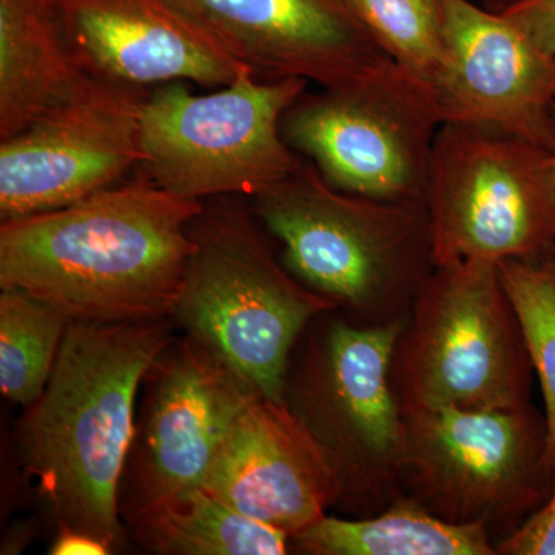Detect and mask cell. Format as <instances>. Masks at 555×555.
Instances as JSON below:
<instances>
[{
	"label": "cell",
	"mask_w": 555,
	"mask_h": 555,
	"mask_svg": "<svg viewBox=\"0 0 555 555\" xmlns=\"http://www.w3.org/2000/svg\"><path fill=\"white\" fill-rule=\"evenodd\" d=\"M291 547L310 555H496L480 525H454L400 500L377 516H323L292 537Z\"/></svg>",
	"instance_id": "18"
},
{
	"label": "cell",
	"mask_w": 555,
	"mask_h": 555,
	"mask_svg": "<svg viewBox=\"0 0 555 555\" xmlns=\"http://www.w3.org/2000/svg\"><path fill=\"white\" fill-rule=\"evenodd\" d=\"M72 320L17 288L0 292V390L13 403H35L51 377Z\"/></svg>",
	"instance_id": "20"
},
{
	"label": "cell",
	"mask_w": 555,
	"mask_h": 555,
	"mask_svg": "<svg viewBox=\"0 0 555 555\" xmlns=\"http://www.w3.org/2000/svg\"><path fill=\"white\" fill-rule=\"evenodd\" d=\"M444 62L434 94L443 124L506 131L547 144L555 60L505 14L470 0H440Z\"/></svg>",
	"instance_id": "14"
},
{
	"label": "cell",
	"mask_w": 555,
	"mask_h": 555,
	"mask_svg": "<svg viewBox=\"0 0 555 555\" xmlns=\"http://www.w3.org/2000/svg\"><path fill=\"white\" fill-rule=\"evenodd\" d=\"M398 67L434 90L444 62L440 0H347Z\"/></svg>",
	"instance_id": "22"
},
{
	"label": "cell",
	"mask_w": 555,
	"mask_h": 555,
	"mask_svg": "<svg viewBox=\"0 0 555 555\" xmlns=\"http://www.w3.org/2000/svg\"><path fill=\"white\" fill-rule=\"evenodd\" d=\"M500 13L555 60V0H513Z\"/></svg>",
	"instance_id": "24"
},
{
	"label": "cell",
	"mask_w": 555,
	"mask_h": 555,
	"mask_svg": "<svg viewBox=\"0 0 555 555\" xmlns=\"http://www.w3.org/2000/svg\"><path fill=\"white\" fill-rule=\"evenodd\" d=\"M547 150H550L551 163H553L554 188H555V109L553 115V122H551L550 138H547ZM555 255V248H554Z\"/></svg>",
	"instance_id": "26"
},
{
	"label": "cell",
	"mask_w": 555,
	"mask_h": 555,
	"mask_svg": "<svg viewBox=\"0 0 555 555\" xmlns=\"http://www.w3.org/2000/svg\"><path fill=\"white\" fill-rule=\"evenodd\" d=\"M150 89L89 76L67 100L0 141V218L72 206L141 166Z\"/></svg>",
	"instance_id": "11"
},
{
	"label": "cell",
	"mask_w": 555,
	"mask_h": 555,
	"mask_svg": "<svg viewBox=\"0 0 555 555\" xmlns=\"http://www.w3.org/2000/svg\"><path fill=\"white\" fill-rule=\"evenodd\" d=\"M173 341L169 320L72 321L42 396L25 408L16 447L57 529L124 542L120 483L137 434L139 387Z\"/></svg>",
	"instance_id": "2"
},
{
	"label": "cell",
	"mask_w": 555,
	"mask_h": 555,
	"mask_svg": "<svg viewBox=\"0 0 555 555\" xmlns=\"http://www.w3.org/2000/svg\"><path fill=\"white\" fill-rule=\"evenodd\" d=\"M426 208L437 264H500L554 254L550 150L506 131L447 122L430 159Z\"/></svg>",
	"instance_id": "9"
},
{
	"label": "cell",
	"mask_w": 555,
	"mask_h": 555,
	"mask_svg": "<svg viewBox=\"0 0 555 555\" xmlns=\"http://www.w3.org/2000/svg\"><path fill=\"white\" fill-rule=\"evenodd\" d=\"M436 94L400 67L349 86L305 91L284 113L288 145L341 192L426 206Z\"/></svg>",
	"instance_id": "10"
},
{
	"label": "cell",
	"mask_w": 555,
	"mask_h": 555,
	"mask_svg": "<svg viewBox=\"0 0 555 555\" xmlns=\"http://www.w3.org/2000/svg\"><path fill=\"white\" fill-rule=\"evenodd\" d=\"M204 203L147 175L72 206L3 221L0 288H17L72 321L129 323L175 317Z\"/></svg>",
	"instance_id": "1"
},
{
	"label": "cell",
	"mask_w": 555,
	"mask_h": 555,
	"mask_svg": "<svg viewBox=\"0 0 555 555\" xmlns=\"http://www.w3.org/2000/svg\"><path fill=\"white\" fill-rule=\"evenodd\" d=\"M79 67L94 78L153 89L190 80L221 89L246 68L169 0H54Z\"/></svg>",
	"instance_id": "15"
},
{
	"label": "cell",
	"mask_w": 555,
	"mask_h": 555,
	"mask_svg": "<svg viewBox=\"0 0 555 555\" xmlns=\"http://www.w3.org/2000/svg\"><path fill=\"white\" fill-rule=\"evenodd\" d=\"M203 489L288 537L337 502L326 456L286 401L257 397L241 415Z\"/></svg>",
	"instance_id": "16"
},
{
	"label": "cell",
	"mask_w": 555,
	"mask_h": 555,
	"mask_svg": "<svg viewBox=\"0 0 555 555\" xmlns=\"http://www.w3.org/2000/svg\"><path fill=\"white\" fill-rule=\"evenodd\" d=\"M251 199L284 268L358 326L403 320L436 268L426 206L341 192L306 158Z\"/></svg>",
	"instance_id": "3"
},
{
	"label": "cell",
	"mask_w": 555,
	"mask_h": 555,
	"mask_svg": "<svg viewBox=\"0 0 555 555\" xmlns=\"http://www.w3.org/2000/svg\"><path fill=\"white\" fill-rule=\"evenodd\" d=\"M233 196L204 201L175 318L264 398L284 401L292 350L337 306L270 254L254 211Z\"/></svg>",
	"instance_id": "4"
},
{
	"label": "cell",
	"mask_w": 555,
	"mask_h": 555,
	"mask_svg": "<svg viewBox=\"0 0 555 555\" xmlns=\"http://www.w3.org/2000/svg\"><path fill=\"white\" fill-rule=\"evenodd\" d=\"M89 76L69 50L54 0H0V141L67 100Z\"/></svg>",
	"instance_id": "17"
},
{
	"label": "cell",
	"mask_w": 555,
	"mask_h": 555,
	"mask_svg": "<svg viewBox=\"0 0 555 555\" xmlns=\"http://www.w3.org/2000/svg\"><path fill=\"white\" fill-rule=\"evenodd\" d=\"M129 521L145 550L164 555H283L291 537L240 513L206 489L139 511Z\"/></svg>",
	"instance_id": "19"
},
{
	"label": "cell",
	"mask_w": 555,
	"mask_h": 555,
	"mask_svg": "<svg viewBox=\"0 0 555 555\" xmlns=\"http://www.w3.org/2000/svg\"><path fill=\"white\" fill-rule=\"evenodd\" d=\"M513 0H481V5L491 11H503Z\"/></svg>",
	"instance_id": "27"
},
{
	"label": "cell",
	"mask_w": 555,
	"mask_h": 555,
	"mask_svg": "<svg viewBox=\"0 0 555 555\" xmlns=\"http://www.w3.org/2000/svg\"><path fill=\"white\" fill-rule=\"evenodd\" d=\"M145 382L144 423H137L120 483L126 520L203 488L241 415L259 397L214 350L190 335L171 341Z\"/></svg>",
	"instance_id": "12"
},
{
	"label": "cell",
	"mask_w": 555,
	"mask_h": 555,
	"mask_svg": "<svg viewBox=\"0 0 555 555\" xmlns=\"http://www.w3.org/2000/svg\"><path fill=\"white\" fill-rule=\"evenodd\" d=\"M496 555H555V491L513 535L496 543Z\"/></svg>",
	"instance_id": "23"
},
{
	"label": "cell",
	"mask_w": 555,
	"mask_h": 555,
	"mask_svg": "<svg viewBox=\"0 0 555 555\" xmlns=\"http://www.w3.org/2000/svg\"><path fill=\"white\" fill-rule=\"evenodd\" d=\"M404 318L385 326L334 318L287 377L284 401L326 456L334 507L346 517L377 516L403 500L404 420L389 369Z\"/></svg>",
	"instance_id": "8"
},
{
	"label": "cell",
	"mask_w": 555,
	"mask_h": 555,
	"mask_svg": "<svg viewBox=\"0 0 555 555\" xmlns=\"http://www.w3.org/2000/svg\"><path fill=\"white\" fill-rule=\"evenodd\" d=\"M401 411L531 403L532 371L499 264H437L398 332L389 369Z\"/></svg>",
	"instance_id": "5"
},
{
	"label": "cell",
	"mask_w": 555,
	"mask_h": 555,
	"mask_svg": "<svg viewBox=\"0 0 555 555\" xmlns=\"http://www.w3.org/2000/svg\"><path fill=\"white\" fill-rule=\"evenodd\" d=\"M499 269L542 389L547 454L555 465V255L507 259Z\"/></svg>",
	"instance_id": "21"
},
{
	"label": "cell",
	"mask_w": 555,
	"mask_h": 555,
	"mask_svg": "<svg viewBox=\"0 0 555 555\" xmlns=\"http://www.w3.org/2000/svg\"><path fill=\"white\" fill-rule=\"evenodd\" d=\"M169 2L261 79L298 78L334 89L398 67L347 0Z\"/></svg>",
	"instance_id": "13"
},
{
	"label": "cell",
	"mask_w": 555,
	"mask_h": 555,
	"mask_svg": "<svg viewBox=\"0 0 555 555\" xmlns=\"http://www.w3.org/2000/svg\"><path fill=\"white\" fill-rule=\"evenodd\" d=\"M53 555H107L112 554L109 547L101 540L94 539L86 532L75 529H57L56 540L51 546Z\"/></svg>",
	"instance_id": "25"
},
{
	"label": "cell",
	"mask_w": 555,
	"mask_h": 555,
	"mask_svg": "<svg viewBox=\"0 0 555 555\" xmlns=\"http://www.w3.org/2000/svg\"><path fill=\"white\" fill-rule=\"evenodd\" d=\"M308 80L261 79L246 67L229 86L195 94L184 80L149 90L139 169L185 199L255 198L294 173L302 156L281 131Z\"/></svg>",
	"instance_id": "7"
},
{
	"label": "cell",
	"mask_w": 555,
	"mask_h": 555,
	"mask_svg": "<svg viewBox=\"0 0 555 555\" xmlns=\"http://www.w3.org/2000/svg\"><path fill=\"white\" fill-rule=\"evenodd\" d=\"M403 499L454 525H480L496 543L555 491L545 414L534 404L492 411H403Z\"/></svg>",
	"instance_id": "6"
}]
</instances>
